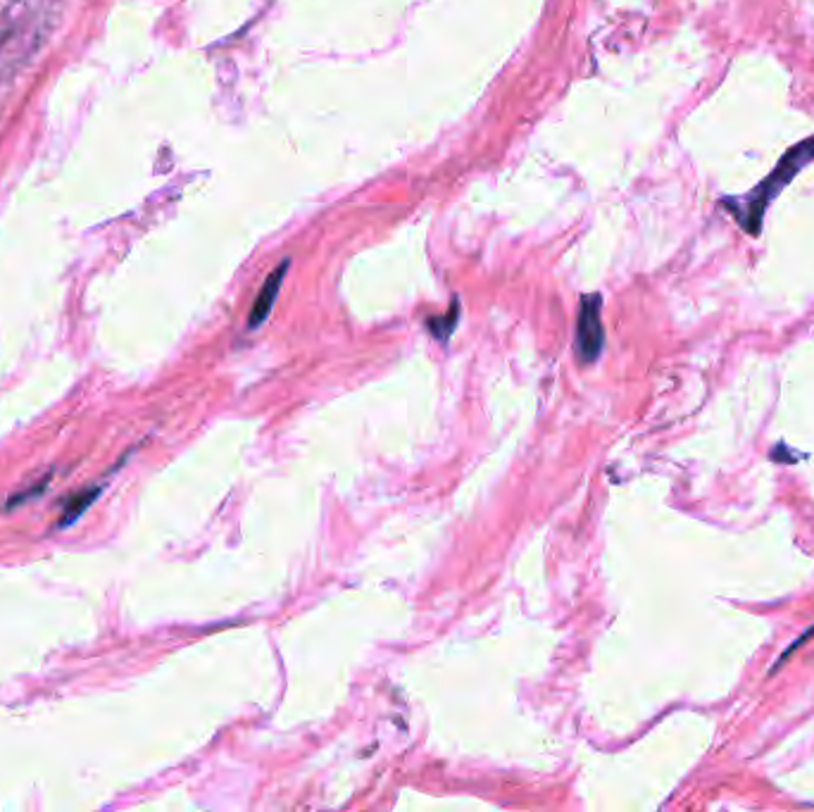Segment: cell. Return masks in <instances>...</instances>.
<instances>
[{"label":"cell","instance_id":"obj_1","mask_svg":"<svg viewBox=\"0 0 814 812\" xmlns=\"http://www.w3.org/2000/svg\"><path fill=\"white\" fill-rule=\"evenodd\" d=\"M810 160H814V139H807L801 145L791 148V151L783 155L781 165L772 172V176H769L762 186L752 191L748 213H744V217H738L750 234H758V227L762 225V215H764L769 201H772L779 191L793 180V174H797V170L805 167Z\"/></svg>","mask_w":814,"mask_h":812},{"label":"cell","instance_id":"obj_4","mask_svg":"<svg viewBox=\"0 0 814 812\" xmlns=\"http://www.w3.org/2000/svg\"><path fill=\"white\" fill-rule=\"evenodd\" d=\"M812 634H814V627H812V629H810V631L805 634V637H801V639H797V641H795V643H793V646L789 648V651H786V656H789V653L793 651V648H797V646H801V643H805V639H807V637H812ZM786 656H783V658H786Z\"/></svg>","mask_w":814,"mask_h":812},{"label":"cell","instance_id":"obj_2","mask_svg":"<svg viewBox=\"0 0 814 812\" xmlns=\"http://www.w3.org/2000/svg\"><path fill=\"white\" fill-rule=\"evenodd\" d=\"M600 295H586L579 307V317H576V358L582 362L598 360L605 332L600 320Z\"/></svg>","mask_w":814,"mask_h":812},{"label":"cell","instance_id":"obj_3","mask_svg":"<svg viewBox=\"0 0 814 812\" xmlns=\"http://www.w3.org/2000/svg\"><path fill=\"white\" fill-rule=\"evenodd\" d=\"M286 270H289V262L284 260V262H281L279 268L268 277V282H264L262 291L258 293V299H256L253 307H250V315H248V327H250V329L260 327V324H262L264 320H268L270 310L274 307V301H276V295H279V289H281V284H284Z\"/></svg>","mask_w":814,"mask_h":812}]
</instances>
